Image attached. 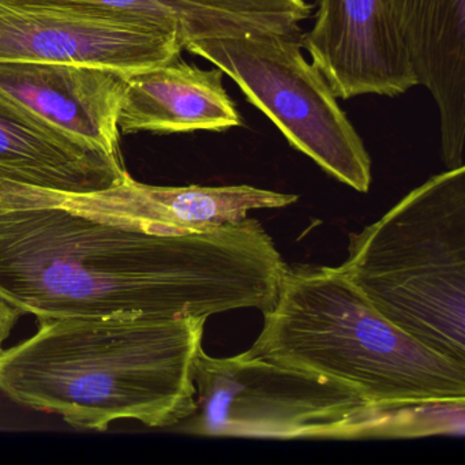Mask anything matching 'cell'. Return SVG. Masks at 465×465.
<instances>
[{"label":"cell","mask_w":465,"mask_h":465,"mask_svg":"<svg viewBox=\"0 0 465 465\" xmlns=\"http://www.w3.org/2000/svg\"><path fill=\"white\" fill-rule=\"evenodd\" d=\"M301 31L194 40L184 50L222 70L291 146L331 178L369 193L371 159L326 78L304 56Z\"/></svg>","instance_id":"obj_6"},{"label":"cell","mask_w":465,"mask_h":465,"mask_svg":"<svg viewBox=\"0 0 465 465\" xmlns=\"http://www.w3.org/2000/svg\"><path fill=\"white\" fill-rule=\"evenodd\" d=\"M21 315L23 314L17 309L10 306L6 302L0 301V350H2L5 341L9 339L10 333H12Z\"/></svg>","instance_id":"obj_16"},{"label":"cell","mask_w":465,"mask_h":465,"mask_svg":"<svg viewBox=\"0 0 465 465\" xmlns=\"http://www.w3.org/2000/svg\"><path fill=\"white\" fill-rule=\"evenodd\" d=\"M0 200L45 203L96 219L157 232H203L247 219L252 209L285 208L298 195L239 186H149L127 175L121 183L86 194L54 192L0 179Z\"/></svg>","instance_id":"obj_8"},{"label":"cell","mask_w":465,"mask_h":465,"mask_svg":"<svg viewBox=\"0 0 465 465\" xmlns=\"http://www.w3.org/2000/svg\"><path fill=\"white\" fill-rule=\"evenodd\" d=\"M18 6L53 7L84 15L137 21L181 35L184 47L209 37L242 36L257 32H293L290 18L252 17L208 9L182 0H0ZM184 50V48H183Z\"/></svg>","instance_id":"obj_14"},{"label":"cell","mask_w":465,"mask_h":465,"mask_svg":"<svg viewBox=\"0 0 465 465\" xmlns=\"http://www.w3.org/2000/svg\"><path fill=\"white\" fill-rule=\"evenodd\" d=\"M340 268L391 322L465 366V165L351 233Z\"/></svg>","instance_id":"obj_4"},{"label":"cell","mask_w":465,"mask_h":465,"mask_svg":"<svg viewBox=\"0 0 465 465\" xmlns=\"http://www.w3.org/2000/svg\"><path fill=\"white\" fill-rule=\"evenodd\" d=\"M129 74L86 64L0 62V91L70 137L124 164L118 116Z\"/></svg>","instance_id":"obj_10"},{"label":"cell","mask_w":465,"mask_h":465,"mask_svg":"<svg viewBox=\"0 0 465 465\" xmlns=\"http://www.w3.org/2000/svg\"><path fill=\"white\" fill-rule=\"evenodd\" d=\"M302 48L337 99L394 97L418 86L385 0H315Z\"/></svg>","instance_id":"obj_9"},{"label":"cell","mask_w":465,"mask_h":465,"mask_svg":"<svg viewBox=\"0 0 465 465\" xmlns=\"http://www.w3.org/2000/svg\"><path fill=\"white\" fill-rule=\"evenodd\" d=\"M127 175L124 164L70 137L0 91V179L86 194L110 189Z\"/></svg>","instance_id":"obj_12"},{"label":"cell","mask_w":465,"mask_h":465,"mask_svg":"<svg viewBox=\"0 0 465 465\" xmlns=\"http://www.w3.org/2000/svg\"><path fill=\"white\" fill-rule=\"evenodd\" d=\"M193 380L197 408L178 426L206 437L370 438L385 407L345 383L246 352L213 358L203 348Z\"/></svg>","instance_id":"obj_5"},{"label":"cell","mask_w":465,"mask_h":465,"mask_svg":"<svg viewBox=\"0 0 465 465\" xmlns=\"http://www.w3.org/2000/svg\"><path fill=\"white\" fill-rule=\"evenodd\" d=\"M186 4L252 17L290 18L302 24L312 15L306 0H182Z\"/></svg>","instance_id":"obj_15"},{"label":"cell","mask_w":465,"mask_h":465,"mask_svg":"<svg viewBox=\"0 0 465 465\" xmlns=\"http://www.w3.org/2000/svg\"><path fill=\"white\" fill-rule=\"evenodd\" d=\"M287 263L258 220L157 232L0 200V301L37 321L271 312Z\"/></svg>","instance_id":"obj_1"},{"label":"cell","mask_w":465,"mask_h":465,"mask_svg":"<svg viewBox=\"0 0 465 465\" xmlns=\"http://www.w3.org/2000/svg\"><path fill=\"white\" fill-rule=\"evenodd\" d=\"M246 353L345 383L372 404L465 401V366L391 322L340 266H285Z\"/></svg>","instance_id":"obj_3"},{"label":"cell","mask_w":465,"mask_h":465,"mask_svg":"<svg viewBox=\"0 0 465 465\" xmlns=\"http://www.w3.org/2000/svg\"><path fill=\"white\" fill-rule=\"evenodd\" d=\"M419 85L440 114L446 170L464 167L465 0H385Z\"/></svg>","instance_id":"obj_11"},{"label":"cell","mask_w":465,"mask_h":465,"mask_svg":"<svg viewBox=\"0 0 465 465\" xmlns=\"http://www.w3.org/2000/svg\"><path fill=\"white\" fill-rule=\"evenodd\" d=\"M183 48L176 32L137 21L0 4V62L86 64L135 73L173 61Z\"/></svg>","instance_id":"obj_7"},{"label":"cell","mask_w":465,"mask_h":465,"mask_svg":"<svg viewBox=\"0 0 465 465\" xmlns=\"http://www.w3.org/2000/svg\"><path fill=\"white\" fill-rule=\"evenodd\" d=\"M222 70L200 69L178 56L168 64L130 73L119 110L121 134L227 132L243 124L225 91Z\"/></svg>","instance_id":"obj_13"},{"label":"cell","mask_w":465,"mask_h":465,"mask_svg":"<svg viewBox=\"0 0 465 465\" xmlns=\"http://www.w3.org/2000/svg\"><path fill=\"white\" fill-rule=\"evenodd\" d=\"M206 317L58 318L0 350V393L104 431L121 419L175 427L197 408Z\"/></svg>","instance_id":"obj_2"}]
</instances>
